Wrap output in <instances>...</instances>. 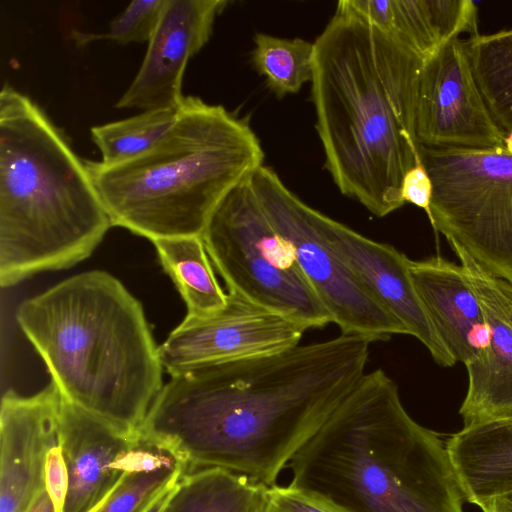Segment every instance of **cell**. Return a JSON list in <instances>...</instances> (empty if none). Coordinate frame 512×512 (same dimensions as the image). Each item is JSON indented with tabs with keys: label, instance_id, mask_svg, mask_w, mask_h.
Masks as SVG:
<instances>
[{
	"label": "cell",
	"instance_id": "cell-13",
	"mask_svg": "<svg viewBox=\"0 0 512 512\" xmlns=\"http://www.w3.org/2000/svg\"><path fill=\"white\" fill-rule=\"evenodd\" d=\"M225 0H165L137 75L117 101L120 109L143 111L182 105L187 63L209 41Z\"/></svg>",
	"mask_w": 512,
	"mask_h": 512
},
{
	"label": "cell",
	"instance_id": "cell-11",
	"mask_svg": "<svg viewBox=\"0 0 512 512\" xmlns=\"http://www.w3.org/2000/svg\"><path fill=\"white\" fill-rule=\"evenodd\" d=\"M301 323L228 291L226 305L185 319L159 346L170 375L196 367L268 354L300 344Z\"/></svg>",
	"mask_w": 512,
	"mask_h": 512
},
{
	"label": "cell",
	"instance_id": "cell-20",
	"mask_svg": "<svg viewBox=\"0 0 512 512\" xmlns=\"http://www.w3.org/2000/svg\"><path fill=\"white\" fill-rule=\"evenodd\" d=\"M267 488L230 470L201 468L179 479L163 512H261Z\"/></svg>",
	"mask_w": 512,
	"mask_h": 512
},
{
	"label": "cell",
	"instance_id": "cell-10",
	"mask_svg": "<svg viewBox=\"0 0 512 512\" xmlns=\"http://www.w3.org/2000/svg\"><path fill=\"white\" fill-rule=\"evenodd\" d=\"M415 132L419 145L430 148H504V135L480 93L460 37L423 63Z\"/></svg>",
	"mask_w": 512,
	"mask_h": 512
},
{
	"label": "cell",
	"instance_id": "cell-27",
	"mask_svg": "<svg viewBox=\"0 0 512 512\" xmlns=\"http://www.w3.org/2000/svg\"><path fill=\"white\" fill-rule=\"evenodd\" d=\"M261 512H346L328 500L292 485L267 488Z\"/></svg>",
	"mask_w": 512,
	"mask_h": 512
},
{
	"label": "cell",
	"instance_id": "cell-30",
	"mask_svg": "<svg viewBox=\"0 0 512 512\" xmlns=\"http://www.w3.org/2000/svg\"><path fill=\"white\" fill-rule=\"evenodd\" d=\"M26 512H56L54 503L46 487L36 494Z\"/></svg>",
	"mask_w": 512,
	"mask_h": 512
},
{
	"label": "cell",
	"instance_id": "cell-16",
	"mask_svg": "<svg viewBox=\"0 0 512 512\" xmlns=\"http://www.w3.org/2000/svg\"><path fill=\"white\" fill-rule=\"evenodd\" d=\"M476 292L489 330L481 358L467 366L468 389L459 409L464 427L512 418V285L451 246Z\"/></svg>",
	"mask_w": 512,
	"mask_h": 512
},
{
	"label": "cell",
	"instance_id": "cell-2",
	"mask_svg": "<svg viewBox=\"0 0 512 512\" xmlns=\"http://www.w3.org/2000/svg\"><path fill=\"white\" fill-rule=\"evenodd\" d=\"M424 59L370 23L335 12L314 42L311 98L325 166L377 217L405 203L420 158L415 120Z\"/></svg>",
	"mask_w": 512,
	"mask_h": 512
},
{
	"label": "cell",
	"instance_id": "cell-21",
	"mask_svg": "<svg viewBox=\"0 0 512 512\" xmlns=\"http://www.w3.org/2000/svg\"><path fill=\"white\" fill-rule=\"evenodd\" d=\"M152 242L163 269L185 301L188 316H206L226 305L228 293L215 277L201 236L160 238Z\"/></svg>",
	"mask_w": 512,
	"mask_h": 512
},
{
	"label": "cell",
	"instance_id": "cell-8",
	"mask_svg": "<svg viewBox=\"0 0 512 512\" xmlns=\"http://www.w3.org/2000/svg\"><path fill=\"white\" fill-rule=\"evenodd\" d=\"M420 158L433 187L434 230L512 285V154L420 145Z\"/></svg>",
	"mask_w": 512,
	"mask_h": 512
},
{
	"label": "cell",
	"instance_id": "cell-14",
	"mask_svg": "<svg viewBox=\"0 0 512 512\" xmlns=\"http://www.w3.org/2000/svg\"><path fill=\"white\" fill-rule=\"evenodd\" d=\"M62 395L51 381L41 391L3 394L0 409V512H26L45 488L49 451L59 445Z\"/></svg>",
	"mask_w": 512,
	"mask_h": 512
},
{
	"label": "cell",
	"instance_id": "cell-22",
	"mask_svg": "<svg viewBox=\"0 0 512 512\" xmlns=\"http://www.w3.org/2000/svg\"><path fill=\"white\" fill-rule=\"evenodd\" d=\"M465 42L480 93L505 136L512 130V29L478 33Z\"/></svg>",
	"mask_w": 512,
	"mask_h": 512
},
{
	"label": "cell",
	"instance_id": "cell-17",
	"mask_svg": "<svg viewBox=\"0 0 512 512\" xmlns=\"http://www.w3.org/2000/svg\"><path fill=\"white\" fill-rule=\"evenodd\" d=\"M416 291L442 344L469 366L486 352L489 330L480 302L462 265L440 256L409 261Z\"/></svg>",
	"mask_w": 512,
	"mask_h": 512
},
{
	"label": "cell",
	"instance_id": "cell-6",
	"mask_svg": "<svg viewBox=\"0 0 512 512\" xmlns=\"http://www.w3.org/2000/svg\"><path fill=\"white\" fill-rule=\"evenodd\" d=\"M263 159L246 120L186 96L172 128L148 152L115 165L85 164L112 225L153 241L202 237L218 204Z\"/></svg>",
	"mask_w": 512,
	"mask_h": 512
},
{
	"label": "cell",
	"instance_id": "cell-19",
	"mask_svg": "<svg viewBox=\"0 0 512 512\" xmlns=\"http://www.w3.org/2000/svg\"><path fill=\"white\" fill-rule=\"evenodd\" d=\"M445 443L467 502L512 492V418L466 426Z\"/></svg>",
	"mask_w": 512,
	"mask_h": 512
},
{
	"label": "cell",
	"instance_id": "cell-26",
	"mask_svg": "<svg viewBox=\"0 0 512 512\" xmlns=\"http://www.w3.org/2000/svg\"><path fill=\"white\" fill-rule=\"evenodd\" d=\"M165 0H134L109 24L104 34L74 33L78 45L105 39L121 45L149 42L158 24Z\"/></svg>",
	"mask_w": 512,
	"mask_h": 512
},
{
	"label": "cell",
	"instance_id": "cell-4",
	"mask_svg": "<svg viewBox=\"0 0 512 512\" xmlns=\"http://www.w3.org/2000/svg\"><path fill=\"white\" fill-rule=\"evenodd\" d=\"M16 320L62 397L128 433L163 387L141 303L111 274L89 271L24 301Z\"/></svg>",
	"mask_w": 512,
	"mask_h": 512
},
{
	"label": "cell",
	"instance_id": "cell-18",
	"mask_svg": "<svg viewBox=\"0 0 512 512\" xmlns=\"http://www.w3.org/2000/svg\"><path fill=\"white\" fill-rule=\"evenodd\" d=\"M336 12L370 23L424 61L460 34H478L470 0H343Z\"/></svg>",
	"mask_w": 512,
	"mask_h": 512
},
{
	"label": "cell",
	"instance_id": "cell-9",
	"mask_svg": "<svg viewBox=\"0 0 512 512\" xmlns=\"http://www.w3.org/2000/svg\"><path fill=\"white\" fill-rule=\"evenodd\" d=\"M252 189L274 228L290 242L308 283L343 334L371 342L408 334L405 326L365 290L315 225L304 203L264 165L250 176Z\"/></svg>",
	"mask_w": 512,
	"mask_h": 512
},
{
	"label": "cell",
	"instance_id": "cell-1",
	"mask_svg": "<svg viewBox=\"0 0 512 512\" xmlns=\"http://www.w3.org/2000/svg\"><path fill=\"white\" fill-rule=\"evenodd\" d=\"M370 343L341 333L178 372L139 435L187 473L219 467L271 487L366 373Z\"/></svg>",
	"mask_w": 512,
	"mask_h": 512
},
{
	"label": "cell",
	"instance_id": "cell-12",
	"mask_svg": "<svg viewBox=\"0 0 512 512\" xmlns=\"http://www.w3.org/2000/svg\"><path fill=\"white\" fill-rule=\"evenodd\" d=\"M312 218L370 296L428 349L437 364L453 366L456 361L437 336L416 291L410 259L393 246L367 238L313 208Z\"/></svg>",
	"mask_w": 512,
	"mask_h": 512
},
{
	"label": "cell",
	"instance_id": "cell-24",
	"mask_svg": "<svg viewBox=\"0 0 512 512\" xmlns=\"http://www.w3.org/2000/svg\"><path fill=\"white\" fill-rule=\"evenodd\" d=\"M181 107L146 110L126 119L93 126L90 133L101 153L100 162L115 165L148 152L172 128Z\"/></svg>",
	"mask_w": 512,
	"mask_h": 512
},
{
	"label": "cell",
	"instance_id": "cell-23",
	"mask_svg": "<svg viewBox=\"0 0 512 512\" xmlns=\"http://www.w3.org/2000/svg\"><path fill=\"white\" fill-rule=\"evenodd\" d=\"M186 473L181 462L142 440L120 482L92 512H142Z\"/></svg>",
	"mask_w": 512,
	"mask_h": 512
},
{
	"label": "cell",
	"instance_id": "cell-32",
	"mask_svg": "<svg viewBox=\"0 0 512 512\" xmlns=\"http://www.w3.org/2000/svg\"><path fill=\"white\" fill-rule=\"evenodd\" d=\"M176 484L165 488L142 512H163Z\"/></svg>",
	"mask_w": 512,
	"mask_h": 512
},
{
	"label": "cell",
	"instance_id": "cell-15",
	"mask_svg": "<svg viewBox=\"0 0 512 512\" xmlns=\"http://www.w3.org/2000/svg\"><path fill=\"white\" fill-rule=\"evenodd\" d=\"M142 439L62 397L59 446L69 487L63 512H92L112 492L130 466Z\"/></svg>",
	"mask_w": 512,
	"mask_h": 512
},
{
	"label": "cell",
	"instance_id": "cell-29",
	"mask_svg": "<svg viewBox=\"0 0 512 512\" xmlns=\"http://www.w3.org/2000/svg\"><path fill=\"white\" fill-rule=\"evenodd\" d=\"M432 182L422 161H419L404 176L401 197L404 203H411L430 216Z\"/></svg>",
	"mask_w": 512,
	"mask_h": 512
},
{
	"label": "cell",
	"instance_id": "cell-25",
	"mask_svg": "<svg viewBox=\"0 0 512 512\" xmlns=\"http://www.w3.org/2000/svg\"><path fill=\"white\" fill-rule=\"evenodd\" d=\"M254 43L252 64L277 97L296 93L312 81L314 43L262 33L255 35Z\"/></svg>",
	"mask_w": 512,
	"mask_h": 512
},
{
	"label": "cell",
	"instance_id": "cell-3",
	"mask_svg": "<svg viewBox=\"0 0 512 512\" xmlns=\"http://www.w3.org/2000/svg\"><path fill=\"white\" fill-rule=\"evenodd\" d=\"M287 467L290 485L346 512H464L446 443L410 417L381 368L362 376Z\"/></svg>",
	"mask_w": 512,
	"mask_h": 512
},
{
	"label": "cell",
	"instance_id": "cell-7",
	"mask_svg": "<svg viewBox=\"0 0 512 512\" xmlns=\"http://www.w3.org/2000/svg\"><path fill=\"white\" fill-rule=\"evenodd\" d=\"M202 239L228 291L307 329L331 323L304 276L292 245L262 209L249 176L215 208Z\"/></svg>",
	"mask_w": 512,
	"mask_h": 512
},
{
	"label": "cell",
	"instance_id": "cell-31",
	"mask_svg": "<svg viewBox=\"0 0 512 512\" xmlns=\"http://www.w3.org/2000/svg\"><path fill=\"white\" fill-rule=\"evenodd\" d=\"M480 508L483 512H512V492L492 498Z\"/></svg>",
	"mask_w": 512,
	"mask_h": 512
},
{
	"label": "cell",
	"instance_id": "cell-28",
	"mask_svg": "<svg viewBox=\"0 0 512 512\" xmlns=\"http://www.w3.org/2000/svg\"><path fill=\"white\" fill-rule=\"evenodd\" d=\"M45 487L54 503L56 512H63L69 478L61 447H53L46 459Z\"/></svg>",
	"mask_w": 512,
	"mask_h": 512
},
{
	"label": "cell",
	"instance_id": "cell-5",
	"mask_svg": "<svg viewBox=\"0 0 512 512\" xmlns=\"http://www.w3.org/2000/svg\"><path fill=\"white\" fill-rule=\"evenodd\" d=\"M85 161L28 96L0 93V284L70 267L112 227Z\"/></svg>",
	"mask_w": 512,
	"mask_h": 512
}]
</instances>
